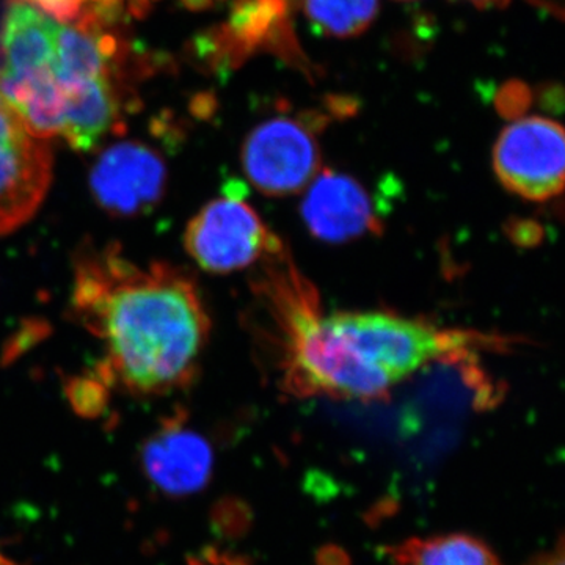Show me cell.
I'll use <instances>...</instances> for the list:
<instances>
[{
	"label": "cell",
	"instance_id": "cell-1",
	"mask_svg": "<svg viewBox=\"0 0 565 565\" xmlns=\"http://www.w3.org/2000/svg\"><path fill=\"white\" fill-rule=\"evenodd\" d=\"M259 266L255 289L269 315L281 388L292 396L388 399L394 386L429 364L479 362L482 353L504 352L512 343L501 334L440 327L393 311L326 315L288 248Z\"/></svg>",
	"mask_w": 565,
	"mask_h": 565
},
{
	"label": "cell",
	"instance_id": "cell-2",
	"mask_svg": "<svg viewBox=\"0 0 565 565\" xmlns=\"http://www.w3.org/2000/svg\"><path fill=\"white\" fill-rule=\"evenodd\" d=\"M71 308L102 341L96 375L151 397L188 388L210 343L211 318L195 278L167 263H134L115 245L77 253Z\"/></svg>",
	"mask_w": 565,
	"mask_h": 565
},
{
	"label": "cell",
	"instance_id": "cell-3",
	"mask_svg": "<svg viewBox=\"0 0 565 565\" xmlns=\"http://www.w3.org/2000/svg\"><path fill=\"white\" fill-rule=\"evenodd\" d=\"M184 247L204 273L230 275L266 262L285 244L247 202L243 184L228 181L189 221Z\"/></svg>",
	"mask_w": 565,
	"mask_h": 565
},
{
	"label": "cell",
	"instance_id": "cell-4",
	"mask_svg": "<svg viewBox=\"0 0 565 565\" xmlns=\"http://www.w3.org/2000/svg\"><path fill=\"white\" fill-rule=\"evenodd\" d=\"M330 115V109L280 115L255 126L241 148V166L253 188L267 196L303 192L321 172L318 137Z\"/></svg>",
	"mask_w": 565,
	"mask_h": 565
},
{
	"label": "cell",
	"instance_id": "cell-5",
	"mask_svg": "<svg viewBox=\"0 0 565 565\" xmlns=\"http://www.w3.org/2000/svg\"><path fill=\"white\" fill-rule=\"evenodd\" d=\"M501 185L527 202H546L565 189V128L545 117H520L493 145Z\"/></svg>",
	"mask_w": 565,
	"mask_h": 565
},
{
	"label": "cell",
	"instance_id": "cell-6",
	"mask_svg": "<svg viewBox=\"0 0 565 565\" xmlns=\"http://www.w3.org/2000/svg\"><path fill=\"white\" fill-rule=\"evenodd\" d=\"M50 141L33 136L0 99V236L31 221L50 192Z\"/></svg>",
	"mask_w": 565,
	"mask_h": 565
},
{
	"label": "cell",
	"instance_id": "cell-7",
	"mask_svg": "<svg viewBox=\"0 0 565 565\" xmlns=\"http://www.w3.org/2000/svg\"><path fill=\"white\" fill-rule=\"evenodd\" d=\"M90 192L104 212L134 217L161 202L167 166L158 151L141 141H120L98 156L90 169Z\"/></svg>",
	"mask_w": 565,
	"mask_h": 565
},
{
	"label": "cell",
	"instance_id": "cell-8",
	"mask_svg": "<svg viewBox=\"0 0 565 565\" xmlns=\"http://www.w3.org/2000/svg\"><path fill=\"white\" fill-rule=\"evenodd\" d=\"M302 218L316 239L344 244L384 228L377 204L351 174L321 169L303 191Z\"/></svg>",
	"mask_w": 565,
	"mask_h": 565
},
{
	"label": "cell",
	"instance_id": "cell-9",
	"mask_svg": "<svg viewBox=\"0 0 565 565\" xmlns=\"http://www.w3.org/2000/svg\"><path fill=\"white\" fill-rule=\"evenodd\" d=\"M141 470L156 489L169 497H188L206 487L214 467L212 446L188 424V416L174 414L143 441Z\"/></svg>",
	"mask_w": 565,
	"mask_h": 565
},
{
	"label": "cell",
	"instance_id": "cell-10",
	"mask_svg": "<svg viewBox=\"0 0 565 565\" xmlns=\"http://www.w3.org/2000/svg\"><path fill=\"white\" fill-rule=\"evenodd\" d=\"M122 109L125 104L106 77L84 82L66 99L62 139L73 150L92 151L107 134L126 131Z\"/></svg>",
	"mask_w": 565,
	"mask_h": 565
},
{
	"label": "cell",
	"instance_id": "cell-11",
	"mask_svg": "<svg viewBox=\"0 0 565 565\" xmlns=\"http://www.w3.org/2000/svg\"><path fill=\"white\" fill-rule=\"evenodd\" d=\"M58 25L28 3H14L7 14L3 31L6 66L0 73L18 74L52 65L55 61V33Z\"/></svg>",
	"mask_w": 565,
	"mask_h": 565
},
{
	"label": "cell",
	"instance_id": "cell-12",
	"mask_svg": "<svg viewBox=\"0 0 565 565\" xmlns=\"http://www.w3.org/2000/svg\"><path fill=\"white\" fill-rule=\"evenodd\" d=\"M396 565H500L490 546L473 535L415 539L394 553Z\"/></svg>",
	"mask_w": 565,
	"mask_h": 565
},
{
	"label": "cell",
	"instance_id": "cell-13",
	"mask_svg": "<svg viewBox=\"0 0 565 565\" xmlns=\"http://www.w3.org/2000/svg\"><path fill=\"white\" fill-rule=\"evenodd\" d=\"M316 32L330 39H353L373 25L379 0H302Z\"/></svg>",
	"mask_w": 565,
	"mask_h": 565
},
{
	"label": "cell",
	"instance_id": "cell-14",
	"mask_svg": "<svg viewBox=\"0 0 565 565\" xmlns=\"http://www.w3.org/2000/svg\"><path fill=\"white\" fill-rule=\"evenodd\" d=\"M55 61L51 68L61 84H79L104 76V58L90 36L70 25L55 33Z\"/></svg>",
	"mask_w": 565,
	"mask_h": 565
},
{
	"label": "cell",
	"instance_id": "cell-15",
	"mask_svg": "<svg viewBox=\"0 0 565 565\" xmlns=\"http://www.w3.org/2000/svg\"><path fill=\"white\" fill-rule=\"evenodd\" d=\"M107 385L98 375L88 379H76L68 386L71 403L82 415H96L106 404Z\"/></svg>",
	"mask_w": 565,
	"mask_h": 565
},
{
	"label": "cell",
	"instance_id": "cell-16",
	"mask_svg": "<svg viewBox=\"0 0 565 565\" xmlns=\"http://www.w3.org/2000/svg\"><path fill=\"white\" fill-rule=\"evenodd\" d=\"M498 107L505 115H519L520 111L526 109L527 90L526 87L520 85L519 82L505 85L503 90L498 95Z\"/></svg>",
	"mask_w": 565,
	"mask_h": 565
},
{
	"label": "cell",
	"instance_id": "cell-17",
	"mask_svg": "<svg viewBox=\"0 0 565 565\" xmlns=\"http://www.w3.org/2000/svg\"><path fill=\"white\" fill-rule=\"evenodd\" d=\"M41 9L51 13L61 21H70L81 13V6L84 0H33Z\"/></svg>",
	"mask_w": 565,
	"mask_h": 565
},
{
	"label": "cell",
	"instance_id": "cell-18",
	"mask_svg": "<svg viewBox=\"0 0 565 565\" xmlns=\"http://www.w3.org/2000/svg\"><path fill=\"white\" fill-rule=\"evenodd\" d=\"M90 9L103 28H114V25L120 24L125 20L126 13H128L125 2L111 3V6L96 2Z\"/></svg>",
	"mask_w": 565,
	"mask_h": 565
},
{
	"label": "cell",
	"instance_id": "cell-19",
	"mask_svg": "<svg viewBox=\"0 0 565 565\" xmlns=\"http://www.w3.org/2000/svg\"><path fill=\"white\" fill-rule=\"evenodd\" d=\"M530 565H565V539L559 542L553 552L539 556Z\"/></svg>",
	"mask_w": 565,
	"mask_h": 565
},
{
	"label": "cell",
	"instance_id": "cell-20",
	"mask_svg": "<svg viewBox=\"0 0 565 565\" xmlns=\"http://www.w3.org/2000/svg\"><path fill=\"white\" fill-rule=\"evenodd\" d=\"M95 43L96 47H98L99 54H102V57L106 58V61H109V58L117 54L118 41L114 35H104L103 33Z\"/></svg>",
	"mask_w": 565,
	"mask_h": 565
},
{
	"label": "cell",
	"instance_id": "cell-21",
	"mask_svg": "<svg viewBox=\"0 0 565 565\" xmlns=\"http://www.w3.org/2000/svg\"><path fill=\"white\" fill-rule=\"evenodd\" d=\"M126 11L137 20H145L151 13V0H129Z\"/></svg>",
	"mask_w": 565,
	"mask_h": 565
},
{
	"label": "cell",
	"instance_id": "cell-22",
	"mask_svg": "<svg viewBox=\"0 0 565 565\" xmlns=\"http://www.w3.org/2000/svg\"><path fill=\"white\" fill-rule=\"evenodd\" d=\"M463 2L470 3V6L476 7V9L489 10L503 9L511 0H463Z\"/></svg>",
	"mask_w": 565,
	"mask_h": 565
},
{
	"label": "cell",
	"instance_id": "cell-23",
	"mask_svg": "<svg viewBox=\"0 0 565 565\" xmlns=\"http://www.w3.org/2000/svg\"><path fill=\"white\" fill-rule=\"evenodd\" d=\"M182 6L191 11H203L214 6V0H181Z\"/></svg>",
	"mask_w": 565,
	"mask_h": 565
},
{
	"label": "cell",
	"instance_id": "cell-24",
	"mask_svg": "<svg viewBox=\"0 0 565 565\" xmlns=\"http://www.w3.org/2000/svg\"><path fill=\"white\" fill-rule=\"evenodd\" d=\"M404 2H412V0H404Z\"/></svg>",
	"mask_w": 565,
	"mask_h": 565
}]
</instances>
